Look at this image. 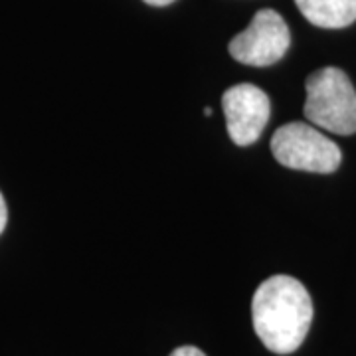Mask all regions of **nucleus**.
<instances>
[{"instance_id": "f257e3e1", "label": "nucleus", "mask_w": 356, "mask_h": 356, "mask_svg": "<svg viewBox=\"0 0 356 356\" xmlns=\"http://www.w3.org/2000/svg\"><path fill=\"white\" fill-rule=\"evenodd\" d=\"M252 321L255 334L267 350L291 355L303 344L313 323L311 295L291 275H273L255 291Z\"/></svg>"}, {"instance_id": "1a4fd4ad", "label": "nucleus", "mask_w": 356, "mask_h": 356, "mask_svg": "<svg viewBox=\"0 0 356 356\" xmlns=\"http://www.w3.org/2000/svg\"><path fill=\"white\" fill-rule=\"evenodd\" d=\"M145 2L151 6H166V4H172L175 0H145Z\"/></svg>"}, {"instance_id": "7ed1b4c3", "label": "nucleus", "mask_w": 356, "mask_h": 356, "mask_svg": "<svg viewBox=\"0 0 356 356\" xmlns=\"http://www.w3.org/2000/svg\"><path fill=\"white\" fill-rule=\"evenodd\" d=\"M271 153L280 165L317 175L334 172L343 161L341 149L334 140L323 135L315 125L299 121L287 123L273 133Z\"/></svg>"}, {"instance_id": "20e7f679", "label": "nucleus", "mask_w": 356, "mask_h": 356, "mask_svg": "<svg viewBox=\"0 0 356 356\" xmlns=\"http://www.w3.org/2000/svg\"><path fill=\"white\" fill-rule=\"evenodd\" d=\"M291 34L283 16L264 8L252 18L250 26L229 42V56L245 65L266 67L280 62L289 50Z\"/></svg>"}, {"instance_id": "423d86ee", "label": "nucleus", "mask_w": 356, "mask_h": 356, "mask_svg": "<svg viewBox=\"0 0 356 356\" xmlns=\"http://www.w3.org/2000/svg\"><path fill=\"white\" fill-rule=\"evenodd\" d=\"M297 8L318 28H346L356 20V0H295Z\"/></svg>"}, {"instance_id": "f03ea898", "label": "nucleus", "mask_w": 356, "mask_h": 356, "mask_svg": "<svg viewBox=\"0 0 356 356\" xmlns=\"http://www.w3.org/2000/svg\"><path fill=\"white\" fill-rule=\"evenodd\" d=\"M305 117L334 135L356 133V91L343 70L329 65L307 77Z\"/></svg>"}, {"instance_id": "0eeeda50", "label": "nucleus", "mask_w": 356, "mask_h": 356, "mask_svg": "<svg viewBox=\"0 0 356 356\" xmlns=\"http://www.w3.org/2000/svg\"><path fill=\"white\" fill-rule=\"evenodd\" d=\"M170 356H206L200 350V348H196V346H178V348H175L172 353H170Z\"/></svg>"}, {"instance_id": "39448f33", "label": "nucleus", "mask_w": 356, "mask_h": 356, "mask_svg": "<svg viewBox=\"0 0 356 356\" xmlns=\"http://www.w3.org/2000/svg\"><path fill=\"white\" fill-rule=\"evenodd\" d=\"M222 107L226 115L229 139L238 147H250L261 137L271 103L264 89L252 83H238L222 95Z\"/></svg>"}, {"instance_id": "6e6552de", "label": "nucleus", "mask_w": 356, "mask_h": 356, "mask_svg": "<svg viewBox=\"0 0 356 356\" xmlns=\"http://www.w3.org/2000/svg\"><path fill=\"white\" fill-rule=\"evenodd\" d=\"M6 222H8V208L4 202V196L0 194V234L6 228Z\"/></svg>"}]
</instances>
